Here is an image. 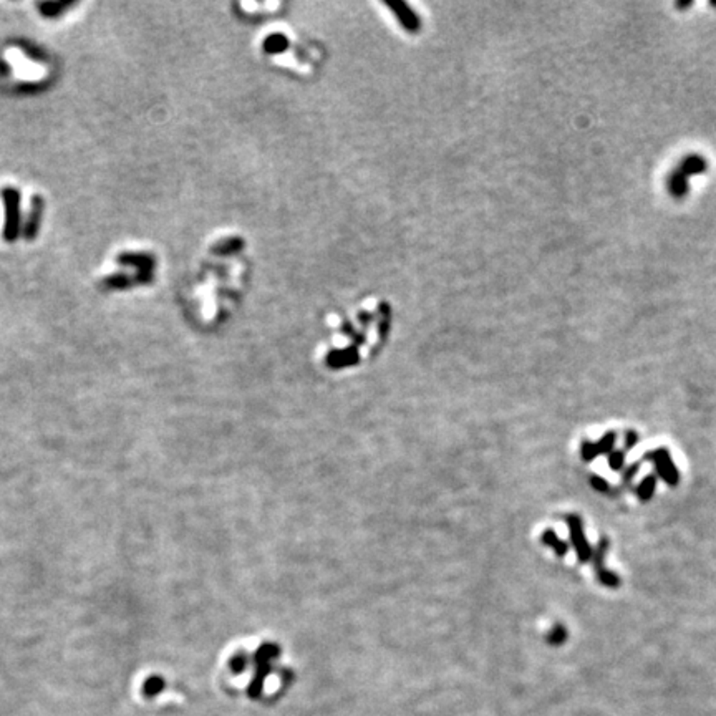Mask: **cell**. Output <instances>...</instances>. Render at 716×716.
I'll return each instance as SVG.
<instances>
[{"instance_id": "6da1fadb", "label": "cell", "mask_w": 716, "mask_h": 716, "mask_svg": "<svg viewBox=\"0 0 716 716\" xmlns=\"http://www.w3.org/2000/svg\"><path fill=\"white\" fill-rule=\"evenodd\" d=\"M246 650H248L249 666H252L254 670L248 685V695L249 698L257 699L261 698L262 691H264L265 682L272 675L274 662L281 658L282 649L277 642L264 638V640H259L252 650H249L248 647H246Z\"/></svg>"}, {"instance_id": "7a4b0ae2", "label": "cell", "mask_w": 716, "mask_h": 716, "mask_svg": "<svg viewBox=\"0 0 716 716\" xmlns=\"http://www.w3.org/2000/svg\"><path fill=\"white\" fill-rule=\"evenodd\" d=\"M677 169L690 180V177L703 175V173L708 171V160L705 156L691 153V155H685L680 160Z\"/></svg>"}, {"instance_id": "3957f363", "label": "cell", "mask_w": 716, "mask_h": 716, "mask_svg": "<svg viewBox=\"0 0 716 716\" xmlns=\"http://www.w3.org/2000/svg\"><path fill=\"white\" fill-rule=\"evenodd\" d=\"M666 188H669L670 196L673 199L682 201L683 197H686V194L690 193V183L688 177L678 171L677 168H673L669 175V181H666Z\"/></svg>"}, {"instance_id": "277c9868", "label": "cell", "mask_w": 716, "mask_h": 716, "mask_svg": "<svg viewBox=\"0 0 716 716\" xmlns=\"http://www.w3.org/2000/svg\"><path fill=\"white\" fill-rule=\"evenodd\" d=\"M164 690V680L161 677H151L144 682L143 695L147 698H153Z\"/></svg>"}, {"instance_id": "5b68a950", "label": "cell", "mask_w": 716, "mask_h": 716, "mask_svg": "<svg viewBox=\"0 0 716 716\" xmlns=\"http://www.w3.org/2000/svg\"><path fill=\"white\" fill-rule=\"evenodd\" d=\"M693 6H695L693 0H683V2H675L673 7L677 10H686V9H690V7H693Z\"/></svg>"}, {"instance_id": "8992f818", "label": "cell", "mask_w": 716, "mask_h": 716, "mask_svg": "<svg viewBox=\"0 0 716 716\" xmlns=\"http://www.w3.org/2000/svg\"><path fill=\"white\" fill-rule=\"evenodd\" d=\"M710 6H711V7H716V2H713V0H711V2H710Z\"/></svg>"}]
</instances>
